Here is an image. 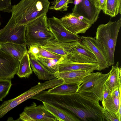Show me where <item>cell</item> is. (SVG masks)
<instances>
[{
	"mask_svg": "<svg viewBox=\"0 0 121 121\" xmlns=\"http://www.w3.org/2000/svg\"><path fill=\"white\" fill-rule=\"evenodd\" d=\"M65 109L73 113L83 121H105L103 107L99 101L92 100L76 92L66 95Z\"/></svg>",
	"mask_w": 121,
	"mask_h": 121,
	"instance_id": "1",
	"label": "cell"
},
{
	"mask_svg": "<svg viewBox=\"0 0 121 121\" xmlns=\"http://www.w3.org/2000/svg\"><path fill=\"white\" fill-rule=\"evenodd\" d=\"M48 0H22L12 6L11 17L19 25H26L46 14L49 8Z\"/></svg>",
	"mask_w": 121,
	"mask_h": 121,
	"instance_id": "2",
	"label": "cell"
},
{
	"mask_svg": "<svg viewBox=\"0 0 121 121\" xmlns=\"http://www.w3.org/2000/svg\"><path fill=\"white\" fill-rule=\"evenodd\" d=\"M121 26V18L116 21L110 20L99 25L97 28L95 39L105 51L109 66L114 63V53L117 40Z\"/></svg>",
	"mask_w": 121,
	"mask_h": 121,
	"instance_id": "3",
	"label": "cell"
},
{
	"mask_svg": "<svg viewBox=\"0 0 121 121\" xmlns=\"http://www.w3.org/2000/svg\"><path fill=\"white\" fill-rule=\"evenodd\" d=\"M45 14L26 25L25 38L27 45L36 44L44 45L49 40L55 39L50 31Z\"/></svg>",
	"mask_w": 121,
	"mask_h": 121,
	"instance_id": "4",
	"label": "cell"
},
{
	"mask_svg": "<svg viewBox=\"0 0 121 121\" xmlns=\"http://www.w3.org/2000/svg\"><path fill=\"white\" fill-rule=\"evenodd\" d=\"M26 25H19L11 17L0 30V44L11 43L27 45L25 38Z\"/></svg>",
	"mask_w": 121,
	"mask_h": 121,
	"instance_id": "5",
	"label": "cell"
},
{
	"mask_svg": "<svg viewBox=\"0 0 121 121\" xmlns=\"http://www.w3.org/2000/svg\"><path fill=\"white\" fill-rule=\"evenodd\" d=\"M75 1L72 14L79 18L81 17L91 25L96 21L101 10L95 7L93 0H75Z\"/></svg>",
	"mask_w": 121,
	"mask_h": 121,
	"instance_id": "6",
	"label": "cell"
},
{
	"mask_svg": "<svg viewBox=\"0 0 121 121\" xmlns=\"http://www.w3.org/2000/svg\"><path fill=\"white\" fill-rule=\"evenodd\" d=\"M16 121H58L56 118L47 111L43 105H37L35 102L26 106Z\"/></svg>",
	"mask_w": 121,
	"mask_h": 121,
	"instance_id": "7",
	"label": "cell"
},
{
	"mask_svg": "<svg viewBox=\"0 0 121 121\" xmlns=\"http://www.w3.org/2000/svg\"><path fill=\"white\" fill-rule=\"evenodd\" d=\"M50 30L55 39L58 42L68 43L81 41V37L74 34L66 29L59 19L53 17L48 19Z\"/></svg>",
	"mask_w": 121,
	"mask_h": 121,
	"instance_id": "8",
	"label": "cell"
},
{
	"mask_svg": "<svg viewBox=\"0 0 121 121\" xmlns=\"http://www.w3.org/2000/svg\"><path fill=\"white\" fill-rule=\"evenodd\" d=\"M64 59L77 63H98L93 53L81 41H79L76 42L70 53Z\"/></svg>",
	"mask_w": 121,
	"mask_h": 121,
	"instance_id": "9",
	"label": "cell"
},
{
	"mask_svg": "<svg viewBox=\"0 0 121 121\" xmlns=\"http://www.w3.org/2000/svg\"><path fill=\"white\" fill-rule=\"evenodd\" d=\"M81 37L82 43L92 52L96 58L98 65L97 70L100 71L108 68L105 50L95 37L83 36Z\"/></svg>",
	"mask_w": 121,
	"mask_h": 121,
	"instance_id": "10",
	"label": "cell"
},
{
	"mask_svg": "<svg viewBox=\"0 0 121 121\" xmlns=\"http://www.w3.org/2000/svg\"><path fill=\"white\" fill-rule=\"evenodd\" d=\"M19 62L0 48V79L11 80L17 74Z\"/></svg>",
	"mask_w": 121,
	"mask_h": 121,
	"instance_id": "11",
	"label": "cell"
},
{
	"mask_svg": "<svg viewBox=\"0 0 121 121\" xmlns=\"http://www.w3.org/2000/svg\"><path fill=\"white\" fill-rule=\"evenodd\" d=\"M64 26L72 33L76 35L85 33L91 26L88 22L83 19L69 13L59 19Z\"/></svg>",
	"mask_w": 121,
	"mask_h": 121,
	"instance_id": "12",
	"label": "cell"
},
{
	"mask_svg": "<svg viewBox=\"0 0 121 121\" xmlns=\"http://www.w3.org/2000/svg\"><path fill=\"white\" fill-rule=\"evenodd\" d=\"M109 74L101 72L91 73L86 76L77 92L96 89L104 86Z\"/></svg>",
	"mask_w": 121,
	"mask_h": 121,
	"instance_id": "13",
	"label": "cell"
},
{
	"mask_svg": "<svg viewBox=\"0 0 121 121\" xmlns=\"http://www.w3.org/2000/svg\"><path fill=\"white\" fill-rule=\"evenodd\" d=\"M76 42L60 43L54 39L49 40L42 47L44 49L65 58L70 53Z\"/></svg>",
	"mask_w": 121,
	"mask_h": 121,
	"instance_id": "14",
	"label": "cell"
},
{
	"mask_svg": "<svg viewBox=\"0 0 121 121\" xmlns=\"http://www.w3.org/2000/svg\"><path fill=\"white\" fill-rule=\"evenodd\" d=\"M92 72L89 70H75L59 72L55 75L56 78L63 80V84H74L79 86L84 78Z\"/></svg>",
	"mask_w": 121,
	"mask_h": 121,
	"instance_id": "15",
	"label": "cell"
},
{
	"mask_svg": "<svg viewBox=\"0 0 121 121\" xmlns=\"http://www.w3.org/2000/svg\"><path fill=\"white\" fill-rule=\"evenodd\" d=\"M59 72L72 71L86 70L93 72L98 67V63H83L69 61L64 58L58 64Z\"/></svg>",
	"mask_w": 121,
	"mask_h": 121,
	"instance_id": "16",
	"label": "cell"
},
{
	"mask_svg": "<svg viewBox=\"0 0 121 121\" xmlns=\"http://www.w3.org/2000/svg\"><path fill=\"white\" fill-rule=\"evenodd\" d=\"M42 102L46 110L53 116L58 121H80L74 115L66 110L47 102Z\"/></svg>",
	"mask_w": 121,
	"mask_h": 121,
	"instance_id": "17",
	"label": "cell"
},
{
	"mask_svg": "<svg viewBox=\"0 0 121 121\" xmlns=\"http://www.w3.org/2000/svg\"><path fill=\"white\" fill-rule=\"evenodd\" d=\"M29 54L32 70L39 79L49 80L56 78L55 74L48 71L33 56Z\"/></svg>",
	"mask_w": 121,
	"mask_h": 121,
	"instance_id": "18",
	"label": "cell"
},
{
	"mask_svg": "<svg viewBox=\"0 0 121 121\" xmlns=\"http://www.w3.org/2000/svg\"><path fill=\"white\" fill-rule=\"evenodd\" d=\"M26 45L11 43L0 44L2 50L8 54L19 62L28 51Z\"/></svg>",
	"mask_w": 121,
	"mask_h": 121,
	"instance_id": "19",
	"label": "cell"
},
{
	"mask_svg": "<svg viewBox=\"0 0 121 121\" xmlns=\"http://www.w3.org/2000/svg\"><path fill=\"white\" fill-rule=\"evenodd\" d=\"M119 65L118 61L116 65L112 66L105 83V85L112 91L116 87L121 88V70Z\"/></svg>",
	"mask_w": 121,
	"mask_h": 121,
	"instance_id": "20",
	"label": "cell"
},
{
	"mask_svg": "<svg viewBox=\"0 0 121 121\" xmlns=\"http://www.w3.org/2000/svg\"><path fill=\"white\" fill-rule=\"evenodd\" d=\"M79 86L74 84H62L47 91L52 94L58 95H69L77 92Z\"/></svg>",
	"mask_w": 121,
	"mask_h": 121,
	"instance_id": "21",
	"label": "cell"
},
{
	"mask_svg": "<svg viewBox=\"0 0 121 121\" xmlns=\"http://www.w3.org/2000/svg\"><path fill=\"white\" fill-rule=\"evenodd\" d=\"M102 103L103 107L110 111L117 113L121 103V93L112 91L110 96Z\"/></svg>",
	"mask_w": 121,
	"mask_h": 121,
	"instance_id": "22",
	"label": "cell"
},
{
	"mask_svg": "<svg viewBox=\"0 0 121 121\" xmlns=\"http://www.w3.org/2000/svg\"><path fill=\"white\" fill-rule=\"evenodd\" d=\"M32 73L29 55L27 52L19 61L18 69L16 74L20 78H28Z\"/></svg>",
	"mask_w": 121,
	"mask_h": 121,
	"instance_id": "23",
	"label": "cell"
},
{
	"mask_svg": "<svg viewBox=\"0 0 121 121\" xmlns=\"http://www.w3.org/2000/svg\"><path fill=\"white\" fill-rule=\"evenodd\" d=\"M64 58L51 59L37 56L36 59L48 71L56 74L59 72V63Z\"/></svg>",
	"mask_w": 121,
	"mask_h": 121,
	"instance_id": "24",
	"label": "cell"
},
{
	"mask_svg": "<svg viewBox=\"0 0 121 121\" xmlns=\"http://www.w3.org/2000/svg\"><path fill=\"white\" fill-rule=\"evenodd\" d=\"M121 0H106L105 9L103 13L111 17H116L121 13Z\"/></svg>",
	"mask_w": 121,
	"mask_h": 121,
	"instance_id": "25",
	"label": "cell"
},
{
	"mask_svg": "<svg viewBox=\"0 0 121 121\" xmlns=\"http://www.w3.org/2000/svg\"><path fill=\"white\" fill-rule=\"evenodd\" d=\"M12 85L11 80L0 79V101L8 94Z\"/></svg>",
	"mask_w": 121,
	"mask_h": 121,
	"instance_id": "26",
	"label": "cell"
},
{
	"mask_svg": "<svg viewBox=\"0 0 121 121\" xmlns=\"http://www.w3.org/2000/svg\"><path fill=\"white\" fill-rule=\"evenodd\" d=\"M39 47V51L37 56L51 59H60L64 58L60 55L52 53L44 49L40 45Z\"/></svg>",
	"mask_w": 121,
	"mask_h": 121,
	"instance_id": "27",
	"label": "cell"
},
{
	"mask_svg": "<svg viewBox=\"0 0 121 121\" xmlns=\"http://www.w3.org/2000/svg\"><path fill=\"white\" fill-rule=\"evenodd\" d=\"M73 2L70 0H60L56 3L53 6L49 7L50 9L56 11H66L68 9L69 3H72Z\"/></svg>",
	"mask_w": 121,
	"mask_h": 121,
	"instance_id": "28",
	"label": "cell"
},
{
	"mask_svg": "<svg viewBox=\"0 0 121 121\" xmlns=\"http://www.w3.org/2000/svg\"><path fill=\"white\" fill-rule=\"evenodd\" d=\"M102 112L105 121H121L117 113L110 111L104 107Z\"/></svg>",
	"mask_w": 121,
	"mask_h": 121,
	"instance_id": "29",
	"label": "cell"
},
{
	"mask_svg": "<svg viewBox=\"0 0 121 121\" xmlns=\"http://www.w3.org/2000/svg\"><path fill=\"white\" fill-rule=\"evenodd\" d=\"M12 6L11 0H0V11L10 13Z\"/></svg>",
	"mask_w": 121,
	"mask_h": 121,
	"instance_id": "30",
	"label": "cell"
},
{
	"mask_svg": "<svg viewBox=\"0 0 121 121\" xmlns=\"http://www.w3.org/2000/svg\"><path fill=\"white\" fill-rule=\"evenodd\" d=\"M39 45L37 44H33L27 45L28 48V53L33 56L36 59L39 51Z\"/></svg>",
	"mask_w": 121,
	"mask_h": 121,
	"instance_id": "31",
	"label": "cell"
},
{
	"mask_svg": "<svg viewBox=\"0 0 121 121\" xmlns=\"http://www.w3.org/2000/svg\"><path fill=\"white\" fill-rule=\"evenodd\" d=\"M96 7L102 10L103 12L105 9L106 0H93Z\"/></svg>",
	"mask_w": 121,
	"mask_h": 121,
	"instance_id": "32",
	"label": "cell"
},
{
	"mask_svg": "<svg viewBox=\"0 0 121 121\" xmlns=\"http://www.w3.org/2000/svg\"><path fill=\"white\" fill-rule=\"evenodd\" d=\"M112 91L107 86L105 85L102 97V102L104 101L110 96Z\"/></svg>",
	"mask_w": 121,
	"mask_h": 121,
	"instance_id": "33",
	"label": "cell"
},
{
	"mask_svg": "<svg viewBox=\"0 0 121 121\" xmlns=\"http://www.w3.org/2000/svg\"><path fill=\"white\" fill-rule=\"evenodd\" d=\"M60 0H55L53 2H52V5H53L54 4H55L57 2H58Z\"/></svg>",
	"mask_w": 121,
	"mask_h": 121,
	"instance_id": "34",
	"label": "cell"
},
{
	"mask_svg": "<svg viewBox=\"0 0 121 121\" xmlns=\"http://www.w3.org/2000/svg\"></svg>",
	"mask_w": 121,
	"mask_h": 121,
	"instance_id": "35",
	"label": "cell"
}]
</instances>
